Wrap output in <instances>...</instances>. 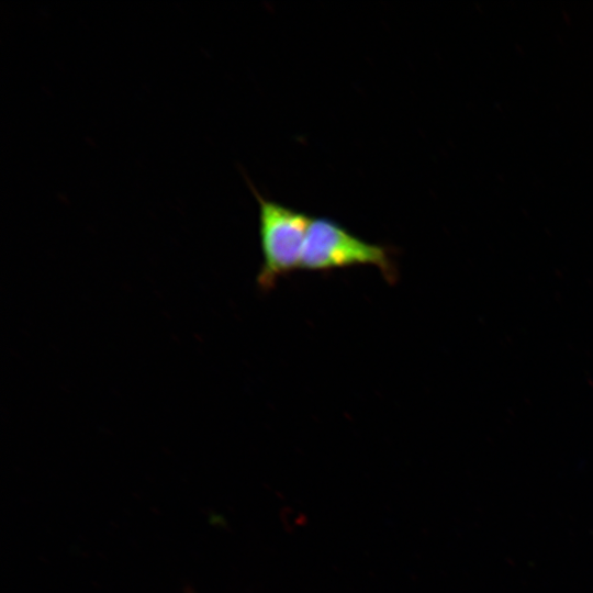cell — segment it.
Wrapping results in <instances>:
<instances>
[{"mask_svg": "<svg viewBox=\"0 0 593 593\" xmlns=\"http://www.w3.org/2000/svg\"><path fill=\"white\" fill-rule=\"evenodd\" d=\"M355 266L376 267L391 283L398 279L392 247L368 243L328 217H312L301 269L321 272Z\"/></svg>", "mask_w": 593, "mask_h": 593, "instance_id": "cell-2", "label": "cell"}, {"mask_svg": "<svg viewBox=\"0 0 593 593\" xmlns=\"http://www.w3.org/2000/svg\"><path fill=\"white\" fill-rule=\"evenodd\" d=\"M259 204V240L262 262L256 278L262 291L301 268L305 239L312 217L306 213L261 195L247 179Z\"/></svg>", "mask_w": 593, "mask_h": 593, "instance_id": "cell-1", "label": "cell"}]
</instances>
